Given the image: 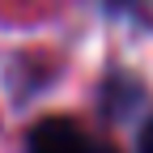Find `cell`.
Listing matches in <instances>:
<instances>
[{
  "label": "cell",
  "mask_w": 153,
  "mask_h": 153,
  "mask_svg": "<svg viewBox=\"0 0 153 153\" xmlns=\"http://www.w3.org/2000/svg\"><path fill=\"white\" fill-rule=\"evenodd\" d=\"M26 153H94V140L72 119H43V123H34Z\"/></svg>",
  "instance_id": "1"
},
{
  "label": "cell",
  "mask_w": 153,
  "mask_h": 153,
  "mask_svg": "<svg viewBox=\"0 0 153 153\" xmlns=\"http://www.w3.org/2000/svg\"><path fill=\"white\" fill-rule=\"evenodd\" d=\"M136 153H153V119L140 128V145H136Z\"/></svg>",
  "instance_id": "2"
},
{
  "label": "cell",
  "mask_w": 153,
  "mask_h": 153,
  "mask_svg": "<svg viewBox=\"0 0 153 153\" xmlns=\"http://www.w3.org/2000/svg\"><path fill=\"white\" fill-rule=\"evenodd\" d=\"M106 4H111V9H132L136 0H106Z\"/></svg>",
  "instance_id": "4"
},
{
  "label": "cell",
  "mask_w": 153,
  "mask_h": 153,
  "mask_svg": "<svg viewBox=\"0 0 153 153\" xmlns=\"http://www.w3.org/2000/svg\"><path fill=\"white\" fill-rule=\"evenodd\" d=\"M94 153H119L115 145H106V140H94Z\"/></svg>",
  "instance_id": "3"
}]
</instances>
